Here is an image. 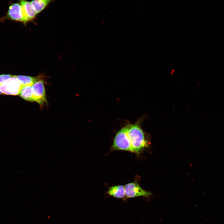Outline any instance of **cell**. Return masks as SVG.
Returning <instances> with one entry per match:
<instances>
[{"label":"cell","instance_id":"cell-4","mask_svg":"<svg viewBox=\"0 0 224 224\" xmlns=\"http://www.w3.org/2000/svg\"><path fill=\"white\" fill-rule=\"evenodd\" d=\"M124 189L126 199L139 196L147 198L151 195L150 192L143 189L136 181L126 184Z\"/></svg>","mask_w":224,"mask_h":224},{"label":"cell","instance_id":"cell-10","mask_svg":"<svg viewBox=\"0 0 224 224\" xmlns=\"http://www.w3.org/2000/svg\"><path fill=\"white\" fill-rule=\"evenodd\" d=\"M53 0H33L31 2L37 14L43 11Z\"/></svg>","mask_w":224,"mask_h":224},{"label":"cell","instance_id":"cell-13","mask_svg":"<svg viewBox=\"0 0 224 224\" xmlns=\"http://www.w3.org/2000/svg\"><path fill=\"white\" fill-rule=\"evenodd\" d=\"M1 94H3V93L0 91V95Z\"/></svg>","mask_w":224,"mask_h":224},{"label":"cell","instance_id":"cell-6","mask_svg":"<svg viewBox=\"0 0 224 224\" xmlns=\"http://www.w3.org/2000/svg\"><path fill=\"white\" fill-rule=\"evenodd\" d=\"M6 16L10 19L25 23L22 7L20 3L12 4L9 7Z\"/></svg>","mask_w":224,"mask_h":224},{"label":"cell","instance_id":"cell-12","mask_svg":"<svg viewBox=\"0 0 224 224\" xmlns=\"http://www.w3.org/2000/svg\"><path fill=\"white\" fill-rule=\"evenodd\" d=\"M13 76V75L7 74L0 75V85L5 83Z\"/></svg>","mask_w":224,"mask_h":224},{"label":"cell","instance_id":"cell-7","mask_svg":"<svg viewBox=\"0 0 224 224\" xmlns=\"http://www.w3.org/2000/svg\"><path fill=\"white\" fill-rule=\"evenodd\" d=\"M24 16L25 23L33 19L37 14L31 2L26 0H19Z\"/></svg>","mask_w":224,"mask_h":224},{"label":"cell","instance_id":"cell-11","mask_svg":"<svg viewBox=\"0 0 224 224\" xmlns=\"http://www.w3.org/2000/svg\"><path fill=\"white\" fill-rule=\"evenodd\" d=\"M16 77L19 81L22 86H27L32 85L39 80L38 78L25 76H16Z\"/></svg>","mask_w":224,"mask_h":224},{"label":"cell","instance_id":"cell-1","mask_svg":"<svg viewBox=\"0 0 224 224\" xmlns=\"http://www.w3.org/2000/svg\"><path fill=\"white\" fill-rule=\"evenodd\" d=\"M142 119L138 120L135 124H127L124 126L133 153L138 154L147 148L150 144L149 137L141 127Z\"/></svg>","mask_w":224,"mask_h":224},{"label":"cell","instance_id":"cell-8","mask_svg":"<svg viewBox=\"0 0 224 224\" xmlns=\"http://www.w3.org/2000/svg\"><path fill=\"white\" fill-rule=\"evenodd\" d=\"M107 193L114 197L126 199L124 186L118 185L109 187Z\"/></svg>","mask_w":224,"mask_h":224},{"label":"cell","instance_id":"cell-9","mask_svg":"<svg viewBox=\"0 0 224 224\" xmlns=\"http://www.w3.org/2000/svg\"><path fill=\"white\" fill-rule=\"evenodd\" d=\"M19 95L26 100L31 102H34L32 86H23Z\"/></svg>","mask_w":224,"mask_h":224},{"label":"cell","instance_id":"cell-3","mask_svg":"<svg viewBox=\"0 0 224 224\" xmlns=\"http://www.w3.org/2000/svg\"><path fill=\"white\" fill-rule=\"evenodd\" d=\"M22 86L16 76H13L5 83L0 85V91L3 94L19 95Z\"/></svg>","mask_w":224,"mask_h":224},{"label":"cell","instance_id":"cell-2","mask_svg":"<svg viewBox=\"0 0 224 224\" xmlns=\"http://www.w3.org/2000/svg\"><path fill=\"white\" fill-rule=\"evenodd\" d=\"M114 150L125 151L133 153L124 127L118 131L114 137L110 151Z\"/></svg>","mask_w":224,"mask_h":224},{"label":"cell","instance_id":"cell-5","mask_svg":"<svg viewBox=\"0 0 224 224\" xmlns=\"http://www.w3.org/2000/svg\"><path fill=\"white\" fill-rule=\"evenodd\" d=\"M34 101L40 105H48L43 82L39 79L32 86Z\"/></svg>","mask_w":224,"mask_h":224}]
</instances>
